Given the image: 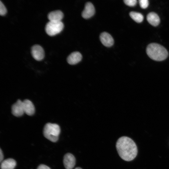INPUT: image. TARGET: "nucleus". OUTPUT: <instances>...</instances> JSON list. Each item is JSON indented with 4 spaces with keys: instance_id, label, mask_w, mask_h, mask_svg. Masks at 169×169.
<instances>
[{
    "instance_id": "nucleus-8",
    "label": "nucleus",
    "mask_w": 169,
    "mask_h": 169,
    "mask_svg": "<svg viewBox=\"0 0 169 169\" xmlns=\"http://www.w3.org/2000/svg\"><path fill=\"white\" fill-rule=\"evenodd\" d=\"M95 13L94 5L91 3L88 2L85 5L84 8L82 13V16L84 18L87 19L92 17Z\"/></svg>"
},
{
    "instance_id": "nucleus-7",
    "label": "nucleus",
    "mask_w": 169,
    "mask_h": 169,
    "mask_svg": "<svg viewBox=\"0 0 169 169\" xmlns=\"http://www.w3.org/2000/svg\"><path fill=\"white\" fill-rule=\"evenodd\" d=\"M75 158L72 154L68 153L64 156L63 164L66 169H72L75 166Z\"/></svg>"
},
{
    "instance_id": "nucleus-11",
    "label": "nucleus",
    "mask_w": 169,
    "mask_h": 169,
    "mask_svg": "<svg viewBox=\"0 0 169 169\" xmlns=\"http://www.w3.org/2000/svg\"><path fill=\"white\" fill-rule=\"evenodd\" d=\"M63 17V13L59 10L52 11L50 12L48 15L49 21L53 22L61 21Z\"/></svg>"
},
{
    "instance_id": "nucleus-4",
    "label": "nucleus",
    "mask_w": 169,
    "mask_h": 169,
    "mask_svg": "<svg viewBox=\"0 0 169 169\" xmlns=\"http://www.w3.org/2000/svg\"><path fill=\"white\" fill-rule=\"evenodd\" d=\"M64 28V24L61 22L49 21L46 24L45 30L50 36H54L60 33Z\"/></svg>"
},
{
    "instance_id": "nucleus-20",
    "label": "nucleus",
    "mask_w": 169,
    "mask_h": 169,
    "mask_svg": "<svg viewBox=\"0 0 169 169\" xmlns=\"http://www.w3.org/2000/svg\"><path fill=\"white\" fill-rule=\"evenodd\" d=\"M4 156L3 154V151L1 149L0 150V162H1L3 161V159Z\"/></svg>"
},
{
    "instance_id": "nucleus-1",
    "label": "nucleus",
    "mask_w": 169,
    "mask_h": 169,
    "mask_svg": "<svg viewBox=\"0 0 169 169\" xmlns=\"http://www.w3.org/2000/svg\"><path fill=\"white\" fill-rule=\"evenodd\" d=\"M116 147L120 156L125 161H131L137 155L138 150L136 143L127 136L119 138L116 142Z\"/></svg>"
},
{
    "instance_id": "nucleus-19",
    "label": "nucleus",
    "mask_w": 169,
    "mask_h": 169,
    "mask_svg": "<svg viewBox=\"0 0 169 169\" xmlns=\"http://www.w3.org/2000/svg\"><path fill=\"white\" fill-rule=\"evenodd\" d=\"M37 169H51V168L46 165L42 164L40 165Z\"/></svg>"
},
{
    "instance_id": "nucleus-2",
    "label": "nucleus",
    "mask_w": 169,
    "mask_h": 169,
    "mask_svg": "<svg viewBox=\"0 0 169 169\" xmlns=\"http://www.w3.org/2000/svg\"><path fill=\"white\" fill-rule=\"evenodd\" d=\"M146 53L150 58L157 61L164 60L168 56L166 49L156 43H151L148 44L146 48Z\"/></svg>"
},
{
    "instance_id": "nucleus-10",
    "label": "nucleus",
    "mask_w": 169,
    "mask_h": 169,
    "mask_svg": "<svg viewBox=\"0 0 169 169\" xmlns=\"http://www.w3.org/2000/svg\"><path fill=\"white\" fill-rule=\"evenodd\" d=\"M24 113L28 115L31 116L35 113V107L33 104L30 100L26 99L23 101Z\"/></svg>"
},
{
    "instance_id": "nucleus-3",
    "label": "nucleus",
    "mask_w": 169,
    "mask_h": 169,
    "mask_svg": "<svg viewBox=\"0 0 169 169\" xmlns=\"http://www.w3.org/2000/svg\"><path fill=\"white\" fill-rule=\"evenodd\" d=\"M60 132L59 126L55 123H47L43 130L44 136L49 140L54 142L58 140Z\"/></svg>"
},
{
    "instance_id": "nucleus-18",
    "label": "nucleus",
    "mask_w": 169,
    "mask_h": 169,
    "mask_svg": "<svg viewBox=\"0 0 169 169\" xmlns=\"http://www.w3.org/2000/svg\"><path fill=\"white\" fill-rule=\"evenodd\" d=\"M7 12V10L3 3L0 2V15L1 16L4 15Z\"/></svg>"
},
{
    "instance_id": "nucleus-15",
    "label": "nucleus",
    "mask_w": 169,
    "mask_h": 169,
    "mask_svg": "<svg viewBox=\"0 0 169 169\" xmlns=\"http://www.w3.org/2000/svg\"><path fill=\"white\" fill-rule=\"evenodd\" d=\"M131 18L137 23H141L144 19L143 15L140 13L135 11H131L129 13Z\"/></svg>"
},
{
    "instance_id": "nucleus-12",
    "label": "nucleus",
    "mask_w": 169,
    "mask_h": 169,
    "mask_svg": "<svg viewBox=\"0 0 169 169\" xmlns=\"http://www.w3.org/2000/svg\"><path fill=\"white\" fill-rule=\"evenodd\" d=\"M82 59L81 54L78 52H74L71 53L68 57V63L71 65L76 64L79 62Z\"/></svg>"
},
{
    "instance_id": "nucleus-5",
    "label": "nucleus",
    "mask_w": 169,
    "mask_h": 169,
    "mask_svg": "<svg viewBox=\"0 0 169 169\" xmlns=\"http://www.w3.org/2000/svg\"><path fill=\"white\" fill-rule=\"evenodd\" d=\"M31 53L33 57L37 61L42 60L44 57V50L38 45H34L32 47Z\"/></svg>"
},
{
    "instance_id": "nucleus-17",
    "label": "nucleus",
    "mask_w": 169,
    "mask_h": 169,
    "mask_svg": "<svg viewBox=\"0 0 169 169\" xmlns=\"http://www.w3.org/2000/svg\"><path fill=\"white\" fill-rule=\"evenodd\" d=\"M124 2L126 5L130 7L134 6L137 3L136 0H124Z\"/></svg>"
},
{
    "instance_id": "nucleus-9",
    "label": "nucleus",
    "mask_w": 169,
    "mask_h": 169,
    "mask_svg": "<svg viewBox=\"0 0 169 169\" xmlns=\"http://www.w3.org/2000/svg\"><path fill=\"white\" fill-rule=\"evenodd\" d=\"M100 39L102 43L106 47H110L114 43V40L110 34L106 32H103L100 34Z\"/></svg>"
},
{
    "instance_id": "nucleus-6",
    "label": "nucleus",
    "mask_w": 169,
    "mask_h": 169,
    "mask_svg": "<svg viewBox=\"0 0 169 169\" xmlns=\"http://www.w3.org/2000/svg\"><path fill=\"white\" fill-rule=\"evenodd\" d=\"M12 114L16 117L22 116L24 113L23 101L18 100L11 107Z\"/></svg>"
},
{
    "instance_id": "nucleus-14",
    "label": "nucleus",
    "mask_w": 169,
    "mask_h": 169,
    "mask_svg": "<svg viewBox=\"0 0 169 169\" xmlns=\"http://www.w3.org/2000/svg\"><path fill=\"white\" fill-rule=\"evenodd\" d=\"M16 162L12 158H9L1 162V169H14L16 165Z\"/></svg>"
},
{
    "instance_id": "nucleus-21",
    "label": "nucleus",
    "mask_w": 169,
    "mask_h": 169,
    "mask_svg": "<svg viewBox=\"0 0 169 169\" xmlns=\"http://www.w3.org/2000/svg\"><path fill=\"white\" fill-rule=\"evenodd\" d=\"M74 169H82L80 167H76Z\"/></svg>"
},
{
    "instance_id": "nucleus-16",
    "label": "nucleus",
    "mask_w": 169,
    "mask_h": 169,
    "mask_svg": "<svg viewBox=\"0 0 169 169\" xmlns=\"http://www.w3.org/2000/svg\"><path fill=\"white\" fill-rule=\"evenodd\" d=\"M139 3L140 7L143 9H146L148 7L149 4L148 0H139Z\"/></svg>"
},
{
    "instance_id": "nucleus-13",
    "label": "nucleus",
    "mask_w": 169,
    "mask_h": 169,
    "mask_svg": "<svg viewBox=\"0 0 169 169\" xmlns=\"http://www.w3.org/2000/svg\"><path fill=\"white\" fill-rule=\"evenodd\" d=\"M146 19L151 25L156 27L160 23V18L157 13L154 12L149 13L146 16Z\"/></svg>"
}]
</instances>
